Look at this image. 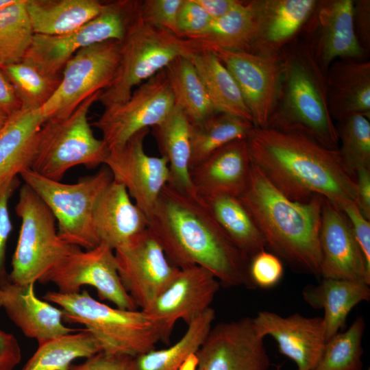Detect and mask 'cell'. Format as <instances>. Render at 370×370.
Returning <instances> with one entry per match:
<instances>
[{"label":"cell","instance_id":"obj_1","mask_svg":"<svg viewBox=\"0 0 370 370\" xmlns=\"http://www.w3.org/2000/svg\"><path fill=\"white\" fill-rule=\"evenodd\" d=\"M148 222V228L175 267H202L221 286L254 288L249 275V260L219 226L200 197L167 184Z\"/></svg>","mask_w":370,"mask_h":370},{"label":"cell","instance_id":"obj_2","mask_svg":"<svg viewBox=\"0 0 370 370\" xmlns=\"http://www.w3.org/2000/svg\"><path fill=\"white\" fill-rule=\"evenodd\" d=\"M251 162L288 199L304 202L315 195L341 210L356 201V184L338 150L307 136L254 127L246 138Z\"/></svg>","mask_w":370,"mask_h":370},{"label":"cell","instance_id":"obj_3","mask_svg":"<svg viewBox=\"0 0 370 370\" xmlns=\"http://www.w3.org/2000/svg\"><path fill=\"white\" fill-rule=\"evenodd\" d=\"M262 233L267 249L293 270L321 278L319 231L323 197L299 202L283 195L251 163L238 197Z\"/></svg>","mask_w":370,"mask_h":370},{"label":"cell","instance_id":"obj_4","mask_svg":"<svg viewBox=\"0 0 370 370\" xmlns=\"http://www.w3.org/2000/svg\"><path fill=\"white\" fill-rule=\"evenodd\" d=\"M280 57L279 92L267 127L297 132L324 147L338 150L339 140L329 110L325 74L299 36L282 49Z\"/></svg>","mask_w":370,"mask_h":370},{"label":"cell","instance_id":"obj_5","mask_svg":"<svg viewBox=\"0 0 370 370\" xmlns=\"http://www.w3.org/2000/svg\"><path fill=\"white\" fill-rule=\"evenodd\" d=\"M43 299L60 307L64 321L84 325L101 352L136 357L155 349L161 340L156 323L143 310L110 307L87 291L73 294L49 291Z\"/></svg>","mask_w":370,"mask_h":370},{"label":"cell","instance_id":"obj_6","mask_svg":"<svg viewBox=\"0 0 370 370\" xmlns=\"http://www.w3.org/2000/svg\"><path fill=\"white\" fill-rule=\"evenodd\" d=\"M101 91L84 99L69 115L50 118L42 124L31 169L53 180L61 181L78 165L94 169L104 164L108 149L97 138L88 122L92 105Z\"/></svg>","mask_w":370,"mask_h":370},{"label":"cell","instance_id":"obj_7","mask_svg":"<svg viewBox=\"0 0 370 370\" xmlns=\"http://www.w3.org/2000/svg\"><path fill=\"white\" fill-rule=\"evenodd\" d=\"M191 53L187 41L140 19L138 13L121 41L115 75L101 91L98 101L104 108L127 100L134 88L164 69L180 56Z\"/></svg>","mask_w":370,"mask_h":370},{"label":"cell","instance_id":"obj_8","mask_svg":"<svg viewBox=\"0 0 370 370\" xmlns=\"http://www.w3.org/2000/svg\"><path fill=\"white\" fill-rule=\"evenodd\" d=\"M19 175L49 208L63 241L86 250L100 244L92 218L98 199L113 180L108 167L82 177L75 184L47 178L31 169Z\"/></svg>","mask_w":370,"mask_h":370},{"label":"cell","instance_id":"obj_9","mask_svg":"<svg viewBox=\"0 0 370 370\" xmlns=\"http://www.w3.org/2000/svg\"><path fill=\"white\" fill-rule=\"evenodd\" d=\"M15 211L21 225L10 282L21 286L40 282L54 266L79 247L59 236L52 212L25 184L20 188Z\"/></svg>","mask_w":370,"mask_h":370},{"label":"cell","instance_id":"obj_10","mask_svg":"<svg viewBox=\"0 0 370 370\" xmlns=\"http://www.w3.org/2000/svg\"><path fill=\"white\" fill-rule=\"evenodd\" d=\"M139 1L106 3L102 12L80 27L65 34H35L23 60L45 74L61 77L67 62L79 50L107 40L122 41L138 13Z\"/></svg>","mask_w":370,"mask_h":370},{"label":"cell","instance_id":"obj_11","mask_svg":"<svg viewBox=\"0 0 370 370\" xmlns=\"http://www.w3.org/2000/svg\"><path fill=\"white\" fill-rule=\"evenodd\" d=\"M121 41L107 40L78 51L66 64L60 83L40 108L45 121L72 113L87 97L111 84L119 62Z\"/></svg>","mask_w":370,"mask_h":370},{"label":"cell","instance_id":"obj_12","mask_svg":"<svg viewBox=\"0 0 370 370\" xmlns=\"http://www.w3.org/2000/svg\"><path fill=\"white\" fill-rule=\"evenodd\" d=\"M175 101L165 69L134 89L125 101L105 108L92 125L102 133L108 151L123 146L137 132L153 127L171 112Z\"/></svg>","mask_w":370,"mask_h":370},{"label":"cell","instance_id":"obj_13","mask_svg":"<svg viewBox=\"0 0 370 370\" xmlns=\"http://www.w3.org/2000/svg\"><path fill=\"white\" fill-rule=\"evenodd\" d=\"M40 282H51L58 292L64 294L77 293L83 286H91L101 300L122 309L137 308L119 278L114 251L104 243L85 251L78 247L54 266Z\"/></svg>","mask_w":370,"mask_h":370},{"label":"cell","instance_id":"obj_14","mask_svg":"<svg viewBox=\"0 0 370 370\" xmlns=\"http://www.w3.org/2000/svg\"><path fill=\"white\" fill-rule=\"evenodd\" d=\"M114 251L123 286L142 310L165 290L179 270L148 227Z\"/></svg>","mask_w":370,"mask_h":370},{"label":"cell","instance_id":"obj_15","mask_svg":"<svg viewBox=\"0 0 370 370\" xmlns=\"http://www.w3.org/2000/svg\"><path fill=\"white\" fill-rule=\"evenodd\" d=\"M326 74L340 58L367 60L353 26V0H318L299 36Z\"/></svg>","mask_w":370,"mask_h":370},{"label":"cell","instance_id":"obj_16","mask_svg":"<svg viewBox=\"0 0 370 370\" xmlns=\"http://www.w3.org/2000/svg\"><path fill=\"white\" fill-rule=\"evenodd\" d=\"M195 356V370H269L271 365L264 337L249 317L212 327Z\"/></svg>","mask_w":370,"mask_h":370},{"label":"cell","instance_id":"obj_17","mask_svg":"<svg viewBox=\"0 0 370 370\" xmlns=\"http://www.w3.org/2000/svg\"><path fill=\"white\" fill-rule=\"evenodd\" d=\"M220 286L213 274L202 267L181 268L170 284L143 311L158 327L160 341L167 343L176 322L182 320L188 325L211 308Z\"/></svg>","mask_w":370,"mask_h":370},{"label":"cell","instance_id":"obj_18","mask_svg":"<svg viewBox=\"0 0 370 370\" xmlns=\"http://www.w3.org/2000/svg\"><path fill=\"white\" fill-rule=\"evenodd\" d=\"M149 132V129L143 130L123 146L109 150L104 162L113 180L125 186L147 219L169 181L166 159L149 156L145 151L144 141Z\"/></svg>","mask_w":370,"mask_h":370},{"label":"cell","instance_id":"obj_19","mask_svg":"<svg viewBox=\"0 0 370 370\" xmlns=\"http://www.w3.org/2000/svg\"><path fill=\"white\" fill-rule=\"evenodd\" d=\"M213 52L236 82L256 127L269 125L275 108L281 75L280 53L263 56L246 51Z\"/></svg>","mask_w":370,"mask_h":370},{"label":"cell","instance_id":"obj_20","mask_svg":"<svg viewBox=\"0 0 370 370\" xmlns=\"http://www.w3.org/2000/svg\"><path fill=\"white\" fill-rule=\"evenodd\" d=\"M321 278L370 285V269L344 212L323 198L319 231Z\"/></svg>","mask_w":370,"mask_h":370},{"label":"cell","instance_id":"obj_21","mask_svg":"<svg viewBox=\"0 0 370 370\" xmlns=\"http://www.w3.org/2000/svg\"><path fill=\"white\" fill-rule=\"evenodd\" d=\"M252 321L258 334L271 336L279 352L293 361L297 370H311L315 366L326 342L322 317L299 313L283 317L263 310Z\"/></svg>","mask_w":370,"mask_h":370},{"label":"cell","instance_id":"obj_22","mask_svg":"<svg viewBox=\"0 0 370 370\" xmlns=\"http://www.w3.org/2000/svg\"><path fill=\"white\" fill-rule=\"evenodd\" d=\"M251 163L246 139L234 140L190 169V180L200 197L221 194L239 197L247 184Z\"/></svg>","mask_w":370,"mask_h":370},{"label":"cell","instance_id":"obj_23","mask_svg":"<svg viewBox=\"0 0 370 370\" xmlns=\"http://www.w3.org/2000/svg\"><path fill=\"white\" fill-rule=\"evenodd\" d=\"M317 0H257V28L250 52L275 56L298 37Z\"/></svg>","mask_w":370,"mask_h":370},{"label":"cell","instance_id":"obj_24","mask_svg":"<svg viewBox=\"0 0 370 370\" xmlns=\"http://www.w3.org/2000/svg\"><path fill=\"white\" fill-rule=\"evenodd\" d=\"M2 305L10 319L38 343L75 332L64 324L63 312L49 302L39 299L34 283L25 286L10 283L1 289Z\"/></svg>","mask_w":370,"mask_h":370},{"label":"cell","instance_id":"obj_25","mask_svg":"<svg viewBox=\"0 0 370 370\" xmlns=\"http://www.w3.org/2000/svg\"><path fill=\"white\" fill-rule=\"evenodd\" d=\"M148 223L125 186L112 180L98 199L93 213V228L99 243L115 250L146 230Z\"/></svg>","mask_w":370,"mask_h":370},{"label":"cell","instance_id":"obj_26","mask_svg":"<svg viewBox=\"0 0 370 370\" xmlns=\"http://www.w3.org/2000/svg\"><path fill=\"white\" fill-rule=\"evenodd\" d=\"M328 107L334 121L362 114L370 116V61L334 60L325 74Z\"/></svg>","mask_w":370,"mask_h":370},{"label":"cell","instance_id":"obj_27","mask_svg":"<svg viewBox=\"0 0 370 370\" xmlns=\"http://www.w3.org/2000/svg\"><path fill=\"white\" fill-rule=\"evenodd\" d=\"M44 123L40 109L21 108L8 116L0 131V184L31 169Z\"/></svg>","mask_w":370,"mask_h":370},{"label":"cell","instance_id":"obj_28","mask_svg":"<svg viewBox=\"0 0 370 370\" xmlns=\"http://www.w3.org/2000/svg\"><path fill=\"white\" fill-rule=\"evenodd\" d=\"M257 16V0L241 1L225 15L212 19L201 33L183 38L191 53L216 49L250 51Z\"/></svg>","mask_w":370,"mask_h":370},{"label":"cell","instance_id":"obj_29","mask_svg":"<svg viewBox=\"0 0 370 370\" xmlns=\"http://www.w3.org/2000/svg\"><path fill=\"white\" fill-rule=\"evenodd\" d=\"M301 294L310 307L323 310L327 341L344 327L348 314L356 305L369 300L370 287L362 282L322 278L316 285H306Z\"/></svg>","mask_w":370,"mask_h":370},{"label":"cell","instance_id":"obj_30","mask_svg":"<svg viewBox=\"0 0 370 370\" xmlns=\"http://www.w3.org/2000/svg\"><path fill=\"white\" fill-rule=\"evenodd\" d=\"M151 128L161 156L168 162V184L193 197H199L190 176V123L183 110L175 106L163 121Z\"/></svg>","mask_w":370,"mask_h":370},{"label":"cell","instance_id":"obj_31","mask_svg":"<svg viewBox=\"0 0 370 370\" xmlns=\"http://www.w3.org/2000/svg\"><path fill=\"white\" fill-rule=\"evenodd\" d=\"M25 5L35 34L58 36L95 18L106 3L97 0H25Z\"/></svg>","mask_w":370,"mask_h":370},{"label":"cell","instance_id":"obj_32","mask_svg":"<svg viewBox=\"0 0 370 370\" xmlns=\"http://www.w3.org/2000/svg\"><path fill=\"white\" fill-rule=\"evenodd\" d=\"M201 198L219 226L249 260L267 249L262 233L238 197L221 194Z\"/></svg>","mask_w":370,"mask_h":370},{"label":"cell","instance_id":"obj_33","mask_svg":"<svg viewBox=\"0 0 370 370\" xmlns=\"http://www.w3.org/2000/svg\"><path fill=\"white\" fill-rule=\"evenodd\" d=\"M197 69L217 112L252 119L234 77L212 51L193 52L186 56Z\"/></svg>","mask_w":370,"mask_h":370},{"label":"cell","instance_id":"obj_34","mask_svg":"<svg viewBox=\"0 0 370 370\" xmlns=\"http://www.w3.org/2000/svg\"><path fill=\"white\" fill-rule=\"evenodd\" d=\"M175 106L181 108L190 124L200 123L217 113L193 62L180 56L165 69Z\"/></svg>","mask_w":370,"mask_h":370},{"label":"cell","instance_id":"obj_35","mask_svg":"<svg viewBox=\"0 0 370 370\" xmlns=\"http://www.w3.org/2000/svg\"><path fill=\"white\" fill-rule=\"evenodd\" d=\"M214 319L215 311L208 308L187 325L183 336L173 345L134 357V370H180L186 361L195 356Z\"/></svg>","mask_w":370,"mask_h":370},{"label":"cell","instance_id":"obj_36","mask_svg":"<svg viewBox=\"0 0 370 370\" xmlns=\"http://www.w3.org/2000/svg\"><path fill=\"white\" fill-rule=\"evenodd\" d=\"M254 127L250 121L221 112L190 124V169L223 145L246 139Z\"/></svg>","mask_w":370,"mask_h":370},{"label":"cell","instance_id":"obj_37","mask_svg":"<svg viewBox=\"0 0 370 370\" xmlns=\"http://www.w3.org/2000/svg\"><path fill=\"white\" fill-rule=\"evenodd\" d=\"M101 352L93 336L84 329L42 343L21 370H70L77 358H88Z\"/></svg>","mask_w":370,"mask_h":370},{"label":"cell","instance_id":"obj_38","mask_svg":"<svg viewBox=\"0 0 370 370\" xmlns=\"http://www.w3.org/2000/svg\"><path fill=\"white\" fill-rule=\"evenodd\" d=\"M25 0L0 10V67L21 62L34 35Z\"/></svg>","mask_w":370,"mask_h":370},{"label":"cell","instance_id":"obj_39","mask_svg":"<svg viewBox=\"0 0 370 370\" xmlns=\"http://www.w3.org/2000/svg\"><path fill=\"white\" fill-rule=\"evenodd\" d=\"M1 69L12 85L21 108L26 110L41 108L53 96L61 81V77L49 76L24 60Z\"/></svg>","mask_w":370,"mask_h":370},{"label":"cell","instance_id":"obj_40","mask_svg":"<svg viewBox=\"0 0 370 370\" xmlns=\"http://www.w3.org/2000/svg\"><path fill=\"white\" fill-rule=\"evenodd\" d=\"M365 329L364 319L359 317L347 330L329 338L311 370H364L362 341Z\"/></svg>","mask_w":370,"mask_h":370},{"label":"cell","instance_id":"obj_41","mask_svg":"<svg viewBox=\"0 0 370 370\" xmlns=\"http://www.w3.org/2000/svg\"><path fill=\"white\" fill-rule=\"evenodd\" d=\"M370 116L354 114L336 121L341 158L347 173L355 180L356 172L370 168Z\"/></svg>","mask_w":370,"mask_h":370},{"label":"cell","instance_id":"obj_42","mask_svg":"<svg viewBox=\"0 0 370 370\" xmlns=\"http://www.w3.org/2000/svg\"><path fill=\"white\" fill-rule=\"evenodd\" d=\"M183 0L139 1L138 15L144 22L176 36L177 19Z\"/></svg>","mask_w":370,"mask_h":370},{"label":"cell","instance_id":"obj_43","mask_svg":"<svg viewBox=\"0 0 370 370\" xmlns=\"http://www.w3.org/2000/svg\"><path fill=\"white\" fill-rule=\"evenodd\" d=\"M283 274L282 261L269 250L260 251L249 260V275L254 288H273L280 282Z\"/></svg>","mask_w":370,"mask_h":370},{"label":"cell","instance_id":"obj_44","mask_svg":"<svg viewBox=\"0 0 370 370\" xmlns=\"http://www.w3.org/2000/svg\"><path fill=\"white\" fill-rule=\"evenodd\" d=\"M20 185L18 177H14L0 184V289L10 283L5 268L7 243L12 230L9 212V201Z\"/></svg>","mask_w":370,"mask_h":370},{"label":"cell","instance_id":"obj_45","mask_svg":"<svg viewBox=\"0 0 370 370\" xmlns=\"http://www.w3.org/2000/svg\"><path fill=\"white\" fill-rule=\"evenodd\" d=\"M212 18L195 0H183L177 19V36L186 38L201 33Z\"/></svg>","mask_w":370,"mask_h":370},{"label":"cell","instance_id":"obj_46","mask_svg":"<svg viewBox=\"0 0 370 370\" xmlns=\"http://www.w3.org/2000/svg\"><path fill=\"white\" fill-rule=\"evenodd\" d=\"M70 370H134V357L123 354L97 353Z\"/></svg>","mask_w":370,"mask_h":370},{"label":"cell","instance_id":"obj_47","mask_svg":"<svg viewBox=\"0 0 370 370\" xmlns=\"http://www.w3.org/2000/svg\"><path fill=\"white\" fill-rule=\"evenodd\" d=\"M341 210L349 220L356 240L370 269V222L363 217L355 202L344 206Z\"/></svg>","mask_w":370,"mask_h":370},{"label":"cell","instance_id":"obj_48","mask_svg":"<svg viewBox=\"0 0 370 370\" xmlns=\"http://www.w3.org/2000/svg\"><path fill=\"white\" fill-rule=\"evenodd\" d=\"M353 26L360 47L370 51V1L353 0Z\"/></svg>","mask_w":370,"mask_h":370},{"label":"cell","instance_id":"obj_49","mask_svg":"<svg viewBox=\"0 0 370 370\" xmlns=\"http://www.w3.org/2000/svg\"><path fill=\"white\" fill-rule=\"evenodd\" d=\"M21 358V349L16 338L0 330V370H13Z\"/></svg>","mask_w":370,"mask_h":370},{"label":"cell","instance_id":"obj_50","mask_svg":"<svg viewBox=\"0 0 370 370\" xmlns=\"http://www.w3.org/2000/svg\"><path fill=\"white\" fill-rule=\"evenodd\" d=\"M356 201L361 214L365 218L370 219V168L359 169L356 174Z\"/></svg>","mask_w":370,"mask_h":370},{"label":"cell","instance_id":"obj_51","mask_svg":"<svg viewBox=\"0 0 370 370\" xmlns=\"http://www.w3.org/2000/svg\"><path fill=\"white\" fill-rule=\"evenodd\" d=\"M21 109V103L0 67V112L8 116Z\"/></svg>","mask_w":370,"mask_h":370},{"label":"cell","instance_id":"obj_52","mask_svg":"<svg viewBox=\"0 0 370 370\" xmlns=\"http://www.w3.org/2000/svg\"><path fill=\"white\" fill-rule=\"evenodd\" d=\"M195 1L208 13L212 19L225 15L241 2L239 0Z\"/></svg>","mask_w":370,"mask_h":370},{"label":"cell","instance_id":"obj_53","mask_svg":"<svg viewBox=\"0 0 370 370\" xmlns=\"http://www.w3.org/2000/svg\"><path fill=\"white\" fill-rule=\"evenodd\" d=\"M16 0H0V10L14 3Z\"/></svg>","mask_w":370,"mask_h":370},{"label":"cell","instance_id":"obj_54","mask_svg":"<svg viewBox=\"0 0 370 370\" xmlns=\"http://www.w3.org/2000/svg\"><path fill=\"white\" fill-rule=\"evenodd\" d=\"M8 118V116L7 114L2 112H0V131L5 125Z\"/></svg>","mask_w":370,"mask_h":370},{"label":"cell","instance_id":"obj_55","mask_svg":"<svg viewBox=\"0 0 370 370\" xmlns=\"http://www.w3.org/2000/svg\"><path fill=\"white\" fill-rule=\"evenodd\" d=\"M2 305V291L0 289V307Z\"/></svg>","mask_w":370,"mask_h":370},{"label":"cell","instance_id":"obj_56","mask_svg":"<svg viewBox=\"0 0 370 370\" xmlns=\"http://www.w3.org/2000/svg\"><path fill=\"white\" fill-rule=\"evenodd\" d=\"M277 370H280V369H279V368H278V369H277Z\"/></svg>","mask_w":370,"mask_h":370},{"label":"cell","instance_id":"obj_57","mask_svg":"<svg viewBox=\"0 0 370 370\" xmlns=\"http://www.w3.org/2000/svg\"><path fill=\"white\" fill-rule=\"evenodd\" d=\"M367 370H370L369 369H367Z\"/></svg>","mask_w":370,"mask_h":370}]
</instances>
